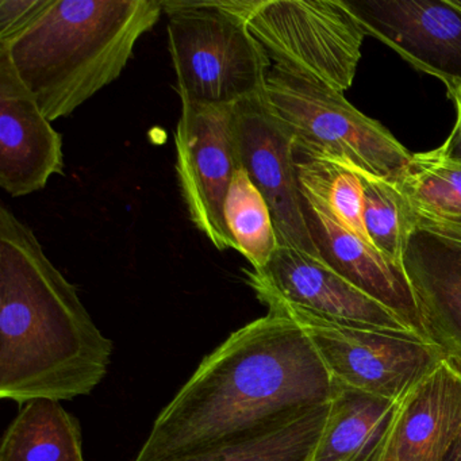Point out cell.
Masks as SVG:
<instances>
[{"mask_svg":"<svg viewBox=\"0 0 461 461\" xmlns=\"http://www.w3.org/2000/svg\"><path fill=\"white\" fill-rule=\"evenodd\" d=\"M336 384L306 331L277 310L231 333L156 418L134 461H176L263 436Z\"/></svg>","mask_w":461,"mask_h":461,"instance_id":"obj_1","label":"cell"},{"mask_svg":"<svg viewBox=\"0 0 461 461\" xmlns=\"http://www.w3.org/2000/svg\"><path fill=\"white\" fill-rule=\"evenodd\" d=\"M113 341L31 228L0 206V398L71 401L109 371Z\"/></svg>","mask_w":461,"mask_h":461,"instance_id":"obj_2","label":"cell"},{"mask_svg":"<svg viewBox=\"0 0 461 461\" xmlns=\"http://www.w3.org/2000/svg\"><path fill=\"white\" fill-rule=\"evenodd\" d=\"M161 13V0H50L0 50L52 122L121 77Z\"/></svg>","mask_w":461,"mask_h":461,"instance_id":"obj_3","label":"cell"},{"mask_svg":"<svg viewBox=\"0 0 461 461\" xmlns=\"http://www.w3.org/2000/svg\"><path fill=\"white\" fill-rule=\"evenodd\" d=\"M182 104L236 106L264 96L266 50L231 0H161Z\"/></svg>","mask_w":461,"mask_h":461,"instance_id":"obj_4","label":"cell"},{"mask_svg":"<svg viewBox=\"0 0 461 461\" xmlns=\"http://www.w3.org/2000/svg\"><path fill=\"white\" fill-rule=\"evenodd\" d=\"M264 99L293 136L295 155L388 182H396L411 161V153L384 126L339 91L272 67Z\"/></svg>","mask_w":461,"mask_h":461,"instance_id":"obj_5","label":"cell"},{"mask_svg":"<svg viewBox=\"0 0 461 461\" xmlns=\"http://www.w3.org/2000/svg\"><path fill=\"white\" fill-rule=\"evenodd\" d=\"M272 67L344 94L366 34L341 0H231Z\"/></svg>","mask_w":461,"mask_h":461,"instance_id":"obj_6","label":"cell"},{"mask_svg":"<svg viewBox=\"0 0 461 461\" xmlns=\"http://www.w3.org/2000/svg\"><path fill=\"white\" fill-rule=\"evenodd\" d=\"M293 318L317 348L337 387L399 402L447 355L414 334L355 328L303 310L271 306Z\"/></svg>","mask_w":461,"mask_h":461,"instance_id":"obj_7","label":"cell"},{"mask_svg":"<svg viewBox=\"0 0 461 461\" xmlns=\"http://www.w3.org/2000/svg\"><path fill=\"white\" fill-rule=\"evenodd\" d=\"M234 106L182 104L175 133L176 172L191 222L218 250H237L223 204L239 171Z\"/></svg>","mask_w":461,"mask_h":461,"instance_id":"obj_8","label":"cell"},{"mask_svg":"<svg viewBox=\"0 0 461 461\" xmlns=\"http://www.w3.org/2000/svg\"><path fill=\"white\" fill-rule=\"evenodd\" d=\"M233 131L240 167L268 203L279 247L320 258L304 218L290 131L264 96L234 106Z\"/></svg>","mask_w":461,"mask_h":461,"instance_id":"obj_9","label":"cell"},{"mask_svg":"<svg viewBox=\"0 0 461 461\" xmlns=\"http://www.w3.org/2000/svg\"><path fill=\"white\" fill-rule=\"evenodd\" d=\"M244 274L267 307H291L342 325L418 336L320 258L299 250L279 247L264 268L244 269Z\"/></svg>","mask_w":461,"mask_h":461,"instance_id":"obj_10","label":"cell"},{"mask_svg":"<svg viewBox=\"0 0 461 461\" xmlns=\"http://www.w3.org/2000/svg\"><path fill=\"white\" fill-rule=\"evenodd\" d=\"M364 33L414 68L461 87V9L453 0H341Z\"/></svg>","mask_w":461,"mask_h":461,"instance_id":"obj_11","label":"cell"},{"mask_svg":"<svg viewBox=\"0 0 461 461\" xmlns=\"http://www.w3.org/2000/svg\"><path fill=\"white\" fill-rule=\"evenodd\" d=\"M64 168L63 137L0 50V185L13 198L31 195Z\"/></svg>","mask_w":461,"mask_h":461,"instance_id":"obj_12","label":"cell"},{"mask_svg":"<svg viewBox=\"0 0 461 461\" xmlns=\"http://www.w3.org/2000/svg\"><path fill=\"white\" fill-rule=\"evenodd\" d=\"M461 441V369L445 358L399 404L380 461H445Z\"/></svg>","mask_w":461,"mask_h":461,"instance_id":"obj_13","label":"cell"},{"mask_svg":"<svg viewBox=\"0 0 461 461\" xmlns=\"http://www.w3.org/2000/svg\"><path fill=\"white\" fill-rule=\"evenodd\" d=\"M303 212L321 261L387 307L420 339L430 342L404 269L388 261L304 195Z\"/></svg>","mask_w":461,"mask_h":461,"instance_id":"obj_14","label":"cell"},{"mask_svg":"<svg viewBox=\"0 0 461 461\" xmlns=\"http://www.w3.org/2000/svg\"><path fill=\"white\" fill-rule=\"evenodd\" d=\"M403 269L426 337L461 369V245L417 229Z\"/></svg>","mask_w":461,"mask_h":461,"instance_id":"obj_15","label":"cell"},{"mask_svg":"<svg viewBox=\"0 0 461 461\" xmlns=\"http://www.w3.org/2000/svg\"><path fill=\"white\" fill-rule=\"evenodd\" d=\"M401 402L336 385L322 436L306 461H380Z\"/></svg>","mask_w":461,"mask_h":461,"instance_id":"obj_16","label":"cell"},{"mask_svg":"<svg viewBox=\"0 0 461 461\" xmlns=\"http://www.w3.org/2000/svg\"><path fill=\"white\" fill-rule=\"evenodd\" d=\"M395 185L411 210L415 228L461 245L460 164L418 153Z\"/></svg>","mask_w":461,"mask_h":461,"instance_id":"obj_17","label":"cell"},{"mask_svg":"<svg viewBox=\"0 0 461 461\" xmlns=\"http://www.w3.org/2000/svg\"><path fill=\"white\" fill-rule=\"evenodd\" d=\"M0 461H85L79 420L59 401L29 402L5 431Z\"/></svg>","mask_w":461,"mask_h":461,"instance_id":"obj_18","label":"cell"},{"mask_svg":"<svg viewBox=\"0 0 461 461\" xmlns=\"http://www.w3.org/2000/svg\"><path fill=\"white\" fill-rule=\"evenodd\" d=\"M330 403L304 410L279 428L256 438L176 461H306L322 436Z\"/></svg>","mask_w":461,"mask_h":461,"instance_id":"obj_19","label":"cell"},{"mask_svg":"<svg viewBox=\"0 0 461 461\" xmlns=\"http://www.w3.org/2000/svg\"><path fill=\"white\" fill-rule=\"evenodd\" d=\"M226 229L237 252L249 261L252 269H261L279 248L271 210L245 169L234 174L223 204Z\"/></svg>","mask_w":461,"mask_h":461,"instance_id":"obj_20","label":"cell"},{"mask_svg":"<svg viewBox=\"0 0 461 461\" xmlns=\"http://www.w3.org/2000/svg\"><path fill=\"white\" fill-rule=\"evenodd\" d=\"M302 194L364 241L363 183L357 172L331 161L295 155Z\"/></svg>","mask_w":461,"mask_h":461,"instance_id":"obj_21","label":"cell"},{"mask_svg":"<svg viewBox=\"0 0 461 461\" xmlns=\"http://www.w3.org/2000/svg\"><path fill=\"white\" fill-rule=\"evenodd\" d=\"M363 183V223L369 244L403 268L410 236L417 230L411 210L395 182L357 172Z\"/></svg>","mask_w":461,"mask_h":461,"instance_id":"obj_22","label":"cell"},{"mask_svg":"<svg viewBox=\"0 0 461 461\" xmlns=\"http://www.w3.org/2000/svg\"><path fill=\"white\" fill-rule=\"evenodd\" d=\"M50 4V0H0V42L28 28Z\"/></svg>","mask_w":461,"mask_h":461,"instance_id":"obj_23","label":"cell"},{"mask_svg":"<svg viewBox=\"0 0 461 461\" xmlns=\"http://www.w3.org/2000/svg\"><path fill=\"white\" fill-rule=\"evenodd\" d=\"M447 95L450 96L456 106V123L447 141L441 147L430 150L429 153L439 160L461 166V87L447 90Z\"/></svg>","mask_w":461,"mask_h":461,"instance_id":"obj_24","label":"cell"},{"mask_svg":"<svg viewBox=\"0 0 461 461\" xmlns=\"http://www.w3.org/2000/svg\"><path fill=\"white\" fill-rule=\"evenodd\" d=\"M445 461H461V441L456 444V447H453L452 452H450V455L447 456Z\"/></svg>","mask_w":461,"mask_h":461,"instance_id":"obj_25","label":"cell"}]
</instances>
